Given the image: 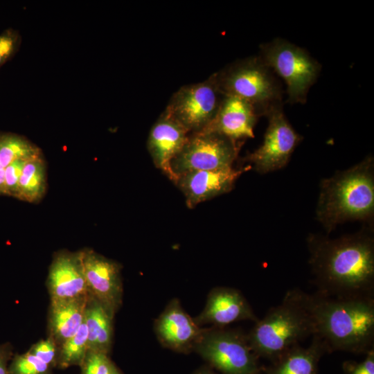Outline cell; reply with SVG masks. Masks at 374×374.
I'll return each mask as SVG.
<instances>
[{
	"label": "cell",
	"instance_id": "obj_1",
	"mask_svg": "<svg viewBox=\"0 0 374 374\" xmlns=\"http://www.w3.org/2000/svg\"><path fill=\"white\" fill-rule=\"evenodd\" d=\"M307 244L317 292L339 298H374L371 226L335 239L310 234Z\"/></svg>",
	"mask_w": 374,
	"mask_h": 374
},
{
	"label": "cell",
	"instance_id": "obj_2",
	"mask_svg": "<svg viewBox=\"0 0 374 374\" xmlns=\"http://www.w3.org/2000/svg\"><path fill=\"white\" fill-rule=\"evenodd\" d=\"M314 327L313 335L328 353L366 354L374 349V298H339L305 293Z\"/></svg>",
	"mask_w": 374,
	"mask_h": 374
},
{
	"label": "cell",
	"instance_id": "obj_3",
	"mask_svg": "<svg viewBox=\"0 0 374 374\" xmlns=\"http://www.w3.org/2000/svg\"><path fill=\"white\" fill-rule=\"evenodd\" d=\"M316 215L327 233L346 221L371 223L374 215V162L371 155L321 181Z\"/></svg>",
	"mask_w": 374,
	"mask_h": 374
},
{
	"label": "cell",
	"instance_id": "obj_4",
	"mask_svg": "<svg viewBox=\"0 0 374 374\" xmlns=\"http://www.w3.org/2000/svg\"><path fill=\"white\" fill-rule=\"evenodd\" d=\"M299 289L289 290L282 302L271 308L247 335L249 344L258 357L272 362L303 339L312 336L314 323Z\"/></svg>",
	"mask_w": 374,
	"mask_h": 374
},
{
	"label": "cell",
	"instance_id": "obj_5",
	"mask_svg": "<svg viewBox=\"0 0 374 374\" xmlns=\"http://www.w3.org/2000/svg\"><path fill=\"white\" fill-rule=\"evenodd\" d=\"M215 74L223 96L247 101L261 116L283 105L281 86L260 56L238 61Z\"/></svg>",
	"mask_w": 374,
	"mask_h": 374
},
{
	"label": "cell",
	"instance_id": "obj_6",
	"mask_svg": "<svg viewBox=\"0 0 374 374\" xmlns=\"http://www.w3.org/2000/svg\"><path fill=\"white\" fill-rule=\"evenodd\" d=\"M287 86L290 103H305L316 82L321 64L303 48L281 38L262 44L259 55Z\"/></svg>",
	"mask_w": 374,
	"mask_h": 374
},
{
	"label": "cell",
	"instance_id": "obj_7",
	"mask_svg": "<svg viewBox=\"0 0 374 374\" xmlns=\"http://www.w3.org/2000/svg\"><path fill=\"white\" fill-rule=\"evenodd\" d=\"M194 350L222 374H260L262 371L247 335L237 330L204 328Z\"/></svg>",
	"mask_w": 374,
	"mask_h": 374
},
{
	"label": "cell",
	"instance_id": "obj_8",
	"mask_svg": "<svg viewBox=\"0 0 374 374\" xmlns=\"http://www.w3.org/2000/svg\"><path fill=\"white\" fill-rule=\"evenodd\" d=\"M240 148V143L215 132L190 134L172 159L171 168L177 179L192 171L230 168L238 157Z\"/></svg>",
	"mask_w": 374,
	"mask_h": 374
},
{
	"label": "cell",
	"instance_id": "obj_9",
	"mask_svg": "<svg viewBox=\"0 0 374 374\" xmlns=\"http://www.w3.org/2000/svg\"><path fill=\"white\" fill-rule=\"evenodd\" d=\"M222 97L215 73L201 82L181 87L172 95L165 110L189 134L197 133L213 121Z\"/></svg>",
	"mask_w": 374,
	"mask_h": 374
},
{
	"label": "cell",
	"instance_id": "obj_10",
	"mask_svg": "<svg viewBox=\"0 0 374 374\" xmlns=\"http://www.w3.org/2000/svg\"><path fill=\"white\" fill-rule=\"evenodd\" d=\"M265 116L269 123L263 142L244 158L251 168L253 166L261 174L285 167L302 139L287 120L283 105L271 109Z\"/></svg>",
	"mask_w": 374,
	"mask_h": 374
},
{
	"label": "cell",
	"instance_id": "obj_11",
	"mask_svg": "<svg viewBox=\"0 0 374 374\" xmlns=\"http://www.w3.org/2000/svg\"><path fill=\"white\" fill-rule=\"evenodd\" d=\"M80 251L88 294L115 317L123 304L122 265L92 249Z\"/></svg>",
	"mask_w": 374,
	"mask_h": 374
},
{
	"label": "cell",
	"instance_id": "obj_12",
	"mask_svg": "<svg viewBox=\"0 0 374 374\" xmlns=\"http://www.w3.org/2000/svg\"><path fill=\"white\" fill-rule=\"evenodd\" d=\"M50 301L73 299L88 294L80 251L66 249L53 254L46 278Z\"/></svg>",
	"mask_w": 374,
	"mask_h": 374
},
{
	"label": "cell",
	"instance_id": "obj_13",
	"mask_svg": "<svg viewBox=\"0 0 374 374\" xmlns=\"http://www.w3.org/2000/svg\"><path fill=\"white\" fill-rule=\"evenodd\" d=\"M155 334L161 344L178 353L194 350L204 328L199 326L173 299L154 321Z\"/></svg>",
	"mask_w": 374,
	"mask_h": 374
},
{
	"label": "cell",
	"instance_id": "obj_14",
	"mask_svg": "<svg viewBox=\"0 0 374 374\" xmlns=\"http://www.w3.org/2000/svg\"><path fill=\"white\" fill-rule=\"evenodd\" d=\"M251 169L248 165L241 168L199 170L178 177L175 185L183 193L187 206L193 208L198 204L231 190L235 181Z\"/></svg>",
	"mask_w": 374,
	"mask_h": 374
},
{
	"label": "cell",
	"instance_id": "obj_15",
	"mask_svg": "<svg viewBox=\"0 0 374 374\" xmlns=\"http://www.w3.org/2000/svg\"><path fill=\"white\" fill-rule=\"evenodd\" d=\"M189 133L166 110L150 129L147 147L154 166L175 184L171 162L186 142Z\"/></svg>",
	"mask_w": 374,
	"mask_h": 374
},
{
	"label": "cell",
	"instance_id": "obj_16",
	"mask_svg": "<svg viewBox=\"0 0 374 374\" xmlns=\"http://www.w3.org/2000/svg\"><path fill=\"white\" fill-rule=\"evenodd\" d=\"M194 320L200 327L206 324L224 327L240 321L256 322L258 319L240 290L217 287L210 291L204 310Z\"/></svg>",
	"mask_w": 374,
	"mask_h": 374
},
{
	"label": "cell",
	"instance_id": "obj_17",
	"mask_svg": "<svg viewBox=\"0 0 374 374\" xmlns=\"http://www.w3.org/2000/svg\"><path fill=\"white\" fill-rule=\"evenodd\" d=\"M260 116L247 101L233 96H223L214 119L203 131L219 133L240 143L254 137L253 129Z\"/></svg>",
	"mask_w": 374,
	"mask_h": 374
},
{
	"label": "cell",
	"instance_id": "obj_18",
	"mask_svg": "<svg viewBox=\"0 0 374 374\" xmlns=\"http://www.w3.org/2000/svg\"><path fill=\"white\" fill-rule=\"evenodd\" d=\"M88 294L73 299L50 301L47 315V337L58 347L73 336L84 320Z\"/></svg>",
	"mask_w": 374,
	"mask_h": 374
},
{
	"label": "cell",
	"instance_id": "obj_19",
	"mask_svg": "<svg viewBox=\"0 0 374 374\" xmlns=\"http://www.w3.org/2000/svg\"><path fill=\"white\" fill-rule=\"evenodd\" d=\"M308 347L297 344L265 368L266 374H317L321 357L328 353L323 341L316 335L312 336Z\"/></svg>",
	"mask_w": 374,
	"mask_h": 374
},
{
	"label": "cell",
	"instance_id": "obj_20",
	"mask_svg": "<svg viewBox=\"0 0 374 374\" xmlns=\"http://www.w3.org/2000/svg\"><path fill=\"white\" fill-rule=\"evenodd\" d=\"M114 319V315L88 294L84 323L89 350L109 355L113 345Z\"/></svg>",
	"mask_w": 374,
	"mask_h": 374
},
{
	"label": "cell",
	"instance_id": "obj_21",
	"mask_svg": "<svg viewBox=\"0 0 374 374\" xmlns=\"http://www.w3.org/2000/svg\"><path fill=\"white\" fill-rule=\"evenodd\" d=\"M46 190V163L42 155L27 160L20 176L17 198L29 203H38Z\"/></svg>",
	"mask_w": 374,
	"mask_h": 374
},
{
	"label": "cell",
	"instance_id": "obj_22",
	"mask_svg": "<svg viewBox=\"0 0 374 374\" xmlns=\"http://www.w3.org/2000/svg\"><path fill=\"white\" fill-rule=\"evenodd\" d=\"M41 155V150L21 136L12 133L0 135V164L5 168L17 160H29Z\"/></svg>",
	"mask_w": 374,
	"mask_h": 374
},
{
	"label": "cell",
	"instance_id": "obj_23",
	"mask_svg": "<svg viewBox=\"0 0 374 374\" xmlns=\"http://www.w3.org/2000/svg\"><path fill=\"white\" fill-rule=\"evenodd\" d=\"M88 350L87 330L84 320L78 332L59 346L56 368L80 367Z\"/></svg>",
	"mask_w": 374,
	"mask_h": 374
},
{
	"label": "cell",
	"instance_id": "obj_24",
	"mask_svg": "<svg viewBox=\"0 0 374 374\" xmlns=\"http://www.w3.org/2000/svg\"><path fill=\"white\" fill-rule=\"evenodd\" d=\"M53 370L28 350L15 353L8 366L9 374H53Z\"/></svg>",
	"mask_w": 374,
	"mask_h": 374
},
{
	"label": "cell",
	"instance_id": "obj_25",
	"mask_svg": "<svg viewBox=\"0 0 374 374\" xmlns=\"http://www.w3.org/2000/svg\"><path fill=\"white\" fill-rule=\"evenodd\" d=\"M114 363L109 355L88 350L80 366V374H109Z\"/></svg>",
	"mask_w": 374,
	"mask_h": 374
},
{
	"label": "cell",
	"instance_id": "obj_26",
	"mask_svg": "<svg viewBox=\"0 0 374 374\" xmlns=\"http://www.w3.org/2000/svg\"><path fill=\"white\" fill-rule=\"evenodd\" d=\"M28 350L52 368H56L59 347L51 338L40 339Z\"/></svg>",
	"mask_w": 374,
	"mask_h": 374
},
{
	"label": "cell",
	"instance_id": "obj_27",
	"mask_svg": "<svg viewBox=\"0 0 374 374\" xmlns=\"http://www.w3.org/2000/svg\"><path fill=\"white\" fill-rule=\"evenodd\" d=\"M20 36L13 29L0 35V68L15 54L20 44Z\"/></svg>",
	"mask_w": 374,
	"mask_h": 374
},
{
	"label": "cell",
	"instance_id": "obj_28",
	"mask_svg": "<svg viewBox=\"0 0 374 374\" xmlns=\"http://www.w3.org/2000/svg\"><path fill=\"white\" fill-rule=\"evenodd\" d=\"M26 161L17 160L5 168V195L17 197L19 179Z\"/></svg>",
	"mask_w": 374,
	"mask_h": 374
},
{
	"label": "cell",
	"instance_id": "obj_29",
	"mask_svg": "<svg viewBox=\"0 0 374 374\" xmlns=\"http://www.w3.org/2000/svg\"><path fill=\"white\" fill-rule=\"evenodd\" d=\"M361 362L346 361L343 364L345 374H374V349L366 354Z\"/></svg>",
	"mask_w": 374,
	"mask_h": 374
},
{
	"label": "cell",
	"instance_id": "obj_30",
	"mask_svg": "<svg viewBox=\"0 0 374 374\" xmlns=\"http://www.w3.org/2000/svg\"><path fill=\"white\" fill-rule=\"evenodd\" d=\"M14 348L10 342L0 344V374H9V363L14 355Z\"/></svg>",
	"mask_w": 374,
	"mask_h": 374
},
{
	"label": "cell",
	"instance_id": "obj_31",
	"mask_svg": "<svg viewBox=\"0 0 374 374\" xmlns=\"http://www.w3.org/2000/svg\"><path fill=\"white\" fill-rule=\"evenodd\" d=\"M0 195H5V168L0 164Z\"/></svg>",
	"mask_w": 374,
	"mask_h": 374
},
{
	"label": "cell",
	"instance_id": "obj_32",
	"mask_svg": "<svg viewBox=\"0 0 374 374\" xmlns=\"http://www.w3.org/2000/svg\"><path fill=\"white\" fill-rule=\"evenodd\" d=\"M195 374H216L215 372L209 369L208 368H202L197 372L195 373Z\"/></svg>",
	"mask_w": 374,
	"mask_h": 374
},
{
	"label": "cell",
	"instance_id": "obj_33",
	"mask_svg": "<svg viewBox=\"0 0 374 374\" xmlns=\"http://www.w3.org/2000/svg\"><path fill=\"white\" fill-rule=\"evenodd\" d=\"M109 374H123V373L118 368L115 363H114Z\"/></svg>",
	"mask_w": 374,
	"mask_h": 374
}]
</instances>
